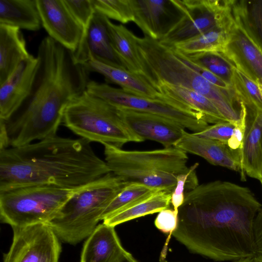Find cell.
Returning a JSON list of instances; mask_svg holds the SVG:
<instances>
[{
    "instance_id": "cell-1",
    "label": "cell",
    "mask_w": 262,
    "mask_h": 262,
    "mask_svg": "<svg viewBox=\"0 0 262 262\" xmlns=\"http://www.w3.org/2000/svg\"><path fill=\"white\" fill-rule=\"evenodd\" d=\"M262 207L247 187L216 180L186 191L172 235L191 252L216 261L253 256V226Z\"/></svg>"
},
{
    "instance_id": "cell-2",
    "label": "cell",
    "mask_w": 262,
    "mask_h": 262,
    "mask_svg": "<svg viewBox=\"0 0 262 262\" xmlns=\"http://www.w3.org/2000/svg\"><path fill=\"white\" fill-rule=\"evenodd\" d=\"M38 63L28 96L5 123L9 146L57 135L65 110L86 89L89 72L73 53L49 36L37 51Z\"/></svg>"
},
{
    "instance_id": "cell-3",
    "label": "cell",
    "mask_w": 262,
    "mask_h": 262,
    "mask_svg": "<svg viewBox=\"0 0 262 262\" xmlns=\"http://www.w3.org/2000/svg\"><path fill=\"white\" fill-rule=\"evenodd\" d=\"M109 172L91 142L82 138L56 135L0 150V191L35 184L79 188Z\"/></svg>"
},
{
    "instance_id": "cell-4",
    "label": "cell",
    "mask_w": 262,
    "mask_h": 262,
    "mask_svg": "<svg viewBox=\"0 0 262 262\" xmlns=\"http://www.w3.org/2000/svg\"><path fill=\"white\" fill-rule=\"evenodd\" d=\"M137 43L144 76L154 87L158 82H165L193 90L209 99L228 122L242 124V107L232 88L223 89L211 83L183 62L172 48L158 40L144 36L137 37Z\"/></svg>"
},
{
    "instance_id": "cell-5",
    "label": "cell",
    "mask_w": 262,
    "mask_h": 262,
    "mask_svg": "<svg viewBox=\"0 0 262 262\" xmlns=\"http://www.w3.org/2000/svg\"><path fill=\"white\" fill-rule=\"evenodd\" d=\"M110 172L126 183H138L172 192L178 177L189 172L187 153L174 146L151 150H127L104 145Z\"/></svg>"
},
{
    "instance_id": "cell-6",
    "label": "cell",
    "mask_w": 262,
    "mask_h": 262,
    "mask_svg": "<svg viewBox=\"0 0 262 262\" xmlns=\"http://www.w3.org/2000/svg\"><path fill=\"white\" fill-rule=\"evenodd\" d=\"M109 172L72 196L49 225L60 241L76 245L94 231L113 199L127 184Z\"/></svg>"
},
{
    "instance_id": "cell-7",
    "label": "cell",
    "mask_w": 262,
    "mask_h": 262,
    "mask_svg": "<svg viewBox=\"0 0 262 262\" xmlns=\"http://www.w3.org/2000/svg\"><path fill=\"white\" fill-rule=\"evenodd\" d=\"M62 122L81 138L103 145L121 148L128 142L144 141L128 126L117 107L86 90L67 106Z\"/></svg>"
},
{
    "instance_id": "cell-8",
    "label": "cell",
    "mask_w": 262,
    "mask_h": 262,
    "mask_svg": "<svg viewBox=\"0 0 262 262\" xmlns=\"http://www.w3.org/2000/svg\"><path fill=\"white\" fill-rule=\"evenodd\" d=\"M81 188L35 184L1 190V221L12 228L49 224L57 216L68 200Z\"/></svg>"
},
{
    "instance_id": "cell-9",
    "label": "cell",
    "mask_w": 262,
    "mask_h": 262,
    "mask_svg": "<svg viewBox=\"0 0 262 262\" xmlns=\"http://www.w3.org/2000/svg\"><path fill=\"white\" fill-rule=\"evenodd\" d=\"M86 91L117 108L156 115L193 133L203 130L209 125L200 112L162 96L161 98L145 97L92 80L88 82Z\"/></svg>"
},
{
    "instance_id": "cell-10",
    "label": "cell",
    "mask_w": 262,
    "mask_h": 262,
    "mask_svg": "<svg viewBox=\"0 0 262 262\" xmlns=\"http://www.w3.org/2000/svg\"><path fill=\"white\" fill-rule=\"evenodd\" d=\"M180 16L158 41L172 47L233 17V0H170Z\"/></svg>"
},
{
    "instance_id": "cell-11",
    "label": "cell",
    "mask_w": 262,
    "mask_h": 262,
    "mask_svg": "<svg viewBox=\"0 0 262 262\" xmlns=\"http://www.w3.org/2000/svg\"><path fill=\"white\" fill-rule=\"evenodd\" d=\"M12 229V242L3 262L59 261L60 241L49 224Z\"/></svg>"
},
{
    "instance_id": "cell-12",
    "label": "cell",
    "mask_w": 262,
    "mask_h": 262,
    "mask_svg": "<svg viewBox=\"0 0 262 262\" xmlns=\"http://www.w3.org/2000/svg\"><path fill=\"white\" fill-rule=\"evenodd\" d=\"M41 25L48 36L75 53L82 36V30L64 0H36Z\"/></svg>"
},
{
    "instance_id": "cell-13",
    "label": "cell",
    "mask_w": 262,
    "mask_h": 262,
    "mask_svg": "<svg viewBox=\"0 0 262 262\" xmlns=\"http://www.w3.org/2000/svg\"><path fill=\"white\" fill-rule=\"evenodd\" d=\"M117 108L121 118L135 134L144 141L152 140L164 147L173 146L186 130L177 123L156 115Z\"/></svg>"
},
{
    "instance_id": "cell-14",
    "label": "cell",
    "mask_w": 262,
    "mask_h": 262,
    "mask_svg": "<svg viewBox=\"0 0 262 262\" xmlns=\"http://www.w3.org/2000/svg\"><path fill=\"white\" fill-rule=\"evenodd\" d=\"M241 105L244 122L239 151L241 179L245 180L247 176L259 181L262 168V110Z\"/></svg>"
},
{
    "instance_id": "cell-15",
    "label": "cell",
    "mask_w": 262,
    "mask_h": 262,
    "mask_svg": "<svg viewBox=\"0 0 262 262\" xmlns=\"http://www.w3.org/2000/svg\"><path fill=\"white\" fill-rule=\"evenodd\" d=\"M221 53L237 70L262 85V52L235 20L228 41Z\"/></svg>"
},
{
    "instance_id": "cell-16",
    "label": "cell",
    "mask_w": 262,
    "mask_h": 262,
    "mask_svg": "<svg viewBox=\"0 0 262 262\" xmlns=\"http://www.w3.org/2000/svg\"><path fill=\"white\" fill-rule=\"evenodd\" d=\"M37 57L21 62L10 77L0 84V119L8 120L28 96L38 67Z\"/></svg>"
},
{
    "instance_id": "cell-17",
    "label": "cell",
    "mask_w": 262,
    "mask_h": 262,
    "mask_svg": "<svg viewBox=\"0 0 262 262\" xmlns=\"http://www.w3.org/2000/svg\"><path fill=\"white\" fill-rule=\"evenodd\" d=\"M173 146L186 153L200 156L212 165L238 172L242 176L239 155L226 143L201 137L185 130Z\"/></svg>"
},
{
    "instance_id": "cell-18",
    "label": "cell",
    "mask_w": 262,
    "mask_h": 262,
    "mask_svg": "<svg viewBox=\"0 0 262 262\" xmlns=\"http://www.w3.org/2000/svg\"><path fill=\"white\" fill-rule=\"evenodd\" d=\"M128 252L123 247L115 227L98 225L83 246L80 262H119Z\"/></svg>"
},
{
    "instance_id": "cell-19",
    "label": "cell",
    "mask_w": 262,
    "mask_h": 262,
    "mask_svg": "<svg viewBox=\"0 0 262 262\" xmlns=\"http://www.w3.org/2000/svg\"><path fill=\"white\" fill-rule=\"evenodd\" d=\"M106 20L105 16L95 12L83 48L79 55L74 56L77 63L83 65L92 58L105 63L123 67L112 47Z\"/></svg>"
},
{
    "instance_id": "cell-20",
    "label": "cell",
    "mask_w": 262,
    "mask_h": 262,
    "mask_svg": "<svg viewBox=\"0 0 262 262\" xmlns=\"http://www.w3.org/2000/svg\"><path fill=\"white\" fill-rule=\"evenodd\" d=\"M87 70L97 72L106 81L117 84L123 90L141 96L161 98L160 92L143 76L133 73L123 67L105 63L91 58L83 64Z\"/></svg>"
},
{
    "instance_id": "cell-21",
    "label": "cell",
    "mask_w": 262,
    "mask_h": 262,
    "mask_svg": "<svg viewBox=\"0 0 262 262\" xmlns=\"http://www.w3.org/2000/svg\"><path fill=\"white\" fill-rule=\"evenodd\" d=\"M134 22L145 36L159 40L167 28L164 25L169 14L170 0H129Z\"/></svg>"
},
{
    "instance_id": "cell-22",
    "label": "cell",
    "mask_w": 262,
    "mask_h": 262,
    "mask_svg": "<svg viewBox=\"0 0 262 262\" xmlns=\"http://www.w3.org/2000/svg\"><path fill=\"white\" fill-rule=\"evenodd\" d=\"M32 56L27 50L20 29L0 24V84L10 77L21 62Z\"/></svg>"
},
{
    "instance_id": "cell-23",
    "label": "cell",
    "mask_w": 262,
    "mask_h": 262,
    "mask_svg": "<svg viewBox=\"0 0 262 262\" xmlns=\"http://www.w3.org/2000/svg\"><path fill=\"white\" fill-rule=\"evenodd\" d=\"M106 23L112 47L122 66L133 73L144 76L138 37L123 25L115 24L107 17Z\"/></svg>"
},
{
    "instance_id": "cell-24",
    "label": "cell",
    "mask_w": 262,
    "mask_h": 262,
    "mask_svg": "<svg viewBox=\"0 0 262 262\" xmlns=\"http://www.w3.org/2000/svg\"><path fill=\"white\" fill-rule=\"evenodd\" d=\"M156 89L162 96L187 105L202 113L208 124L228 121L212 102L204 95L186 88L158 82Z\"/></svg>"
},
{
    "instance_id": "cell-25",
    "label": "cell",
    "mask_w": 262,
    "mask_h": 262,
    "mask_svg": "<svg viewBox=\"0 0 262 262\" xmlns=\"http://www.w3.org/2000/svg\"><path fill=\"white\" fill-rule=\"evenodd\" d=\"M0 24L39 30L42 25L36 0H0Z\"/></svg>"
},
{
    "instance_id": "cell-26",
    "label": "cell",
    "mask_w": 262,
    "mask_h": 262,
    "mask_svg": "<svg viewBox=\"0 0 262 262\" xmlns=\"http://www.w3.org/2000/svg\"><path fill=\"white\" fill-rule=\"evenodd\" d=\"M171 193L158 190L130 206L104 219L103 223L115 227L136 218L158 213L169 207Z\"/></svg>"
},
{
    "instance_id": "cell-27",
    "label": "cell",
    "mask_w": 262,
    "mask_h": 262,
    "mask_svg": "<svg viewBox=\"0 0 262 262\" xmlns=\"http://www.w3.org/2000/svg\"><path fill=\"white\" fill-rule=\"evenodd\" d=\"M234 21L233 15L224 24L177 43L172 48L186 55L211 51L222 52L228 41Z\"/></svg>"
},
{
    "instance_id": "cell-28",
    "label": "cell",
    "mask_w": 262,
    "mask_h": 262,
    "mask_svg": "<svg viewBox=\"0 0 262 262\" xmlns=\"http://www.w3.org/2000/svg\"><path fill=\"white\" fill-rule=\"evenodd\" d=\"M234 18L262 52V0H233Z\"/></svg>"
},
{
    "instance_id": "cell-29",
    "label": "cell",
    "mask_w": 262,
    "mask_h": 262,
    "mask_svg": "<svg viewBox=\"0 0 262 262\" xmlns=\"http://www.w3.org/2000/svg\"><path fill=\"white\" fill-rule=\"evenodd\" d=\"M183 54L191 62L211 72L231 86L235 67L222 53L211 51Z\"/></svg>"
},
{
    "instance_id": "cell-30",
    "label": "cell",
    "mask_w": 262,
    "mask_h": 262,
    "mask_svg": "<svg viewBox=\"0 0 262 262\" xmlns=\"http://www.w3.org/2000/svg\"><path fill=\"white\" fill-rule=\"evenodd\" d=\"M158 190L160 189L138 183H127L108 204L102 215V221L130 206Z\"/></svg>"
},
{
    "instance_id": "cell-31",
    "label": "cell",
    "mask_w": 262,
    "mask_h": 262,
    "mask_svg": "<svg viewBox=\"0 0 262 262\" xmlns=\"http://www.w3.org/2000/svg\"><path fill=\"white\" fill-rule=\"evenodd\" d=\"M204 138L226 143L239 154L244 134V122L241 126L228 122L208 125L203 130L194 133Z\"/></svg>"
},
{
    "instance_id": "cell-32",
    "label": "cell",
    "mask_w": 262,
    "mask_h": 262,
    "mask_svg": "<svg viewBox=\"0 0 262 262\" xmlns=\"http://www.w3.org/2000/svg\"><path fill=\"white\" fill-rule=\"evenodd\" d=\"M231 86L244 105L262 110V95L258 84L236 68Z\"/></svg>"
},
{
    "instance_id": "cell-33",
    "label": "cell",
    "mask_w": 262,
    "mask_h": 262,
    "mask_svg": "<svg viewBox=\"0 0 262 262\" xmlns=\"http://www.w3.org/2000/svg\"><path fill=\"white\" fill-rule=\"evenodd\" d=\"M95 12L122 24L133 21L129 0H91Z\"/></svg>"
},
{
    "instance_id": "cell-34",
    "label": "cell",
    "mask_w": 262,
    "mask_h": 262,
    "mask_svg": "<svg viewBox=\"0 0 262 262\" xmlns=\"http://www.w3.org/2000/svg\"><path fill=\"white\" fill-rule=\"evenodd\" d=\"M68 9L78 22L82 30V36L74 56L81 52L85 42L87 32L95 13L91 0H64Z\"/></svg>"
},
{
    "instance_id": "cell-35",
    "label": "cell",
    "mask_w": 262,
    "mask_h": 262,
    "mask_svg": "<svg viewBox=\"0 0 262 262\" xmlns=\"http://www.w3.org/2000/svg\"><path fill=\"white\" fill-rule=\"evenodd\" d=\"M179 210L166 208L158 212L155 220V226L161 232L172 235L178 227Z\"/></svg>"
},
{
    "instance_id": "cell-36",
    "label": "cell",
    "mask_w": 262,
    "mask_h": 262,
    "mask_svg": "<svg viewBox=\"0 0 262 262\" xmlns=\"http://www.w3.org/2000/svg\"><path fill=\"white\" fill-rule=\"evenodd\" d=\"M253 232L254 243L253 256L258 262H262V207L254 219Z\"/></svg>"
},
{
    "instance_id": "cell-37",
    "label": "cell",
    "mask_w": 262,
    "mask_h": 262,
    "mask_svg": "<svg viewBox=\"0 0 262 262\" xmlns=\"http://www.w3.org/2000/svg\"><path fill=\"white\" fill-rule=\"evenodd\" d=\"M9 142L4 121L0 119V150L9 148Z\"/></svg>"
},
{
    "instance_id": "cell-38",
    "label": "cell",
    "mask_w": 262,
    "mask_h": 262,
    "mask_svg": "<svg viewBox=\"0 0 262 262\" xmlns=\"http://www.w3.org/2000/svg\"><path fill=\"white\" fill-rule=\"evenodd\" d=\"M119 262H138L137 261L133 255L130 253H128Z\"/></svg>"
},
{
    "instance_id": "cell-39",
    "label": "cell",
    "mask_w": 262,
    "mask_h": 262,
    "mask_svg": "<svg viewBox=\"0 0 262 262\" xmlns=\"http://www.w3.org/2000/svg\"><path fill=\"white\" fill-rule=\"evenodd\" d=\"M233 262H258L254 256L242 258Z\"/></svg>"
},
{
    "instance_id": "cell-40",
    "label": "cell",
    "mask_w": 262,
    "mask_h": 262,
    "mask_svg": "<svg viewBox=\"0 0 262 262\" xmlns=\"http://www.w3.org/2000/svg\"><path fill=\"white\" fill-rule=\"evenodd\" d=\"M259 181H260L261 186H262V168H261V170L260 179Z\"/></svg>"
},
{
    "instance_id": "cell-41",
    "label": "cell",
    "mask_w": 262,
    "mask_h": 262,
    "mask_svg": "<svg viewBox=\"0 0 262 262\" xmlns=\"http://www.w3.org/2000/svg\"><path fill=\"white\" fill-rule=\"evenodd\" d=\"M258 86H259V89L260 90V92H261V93L262 95V85L258 84Z\"/></svg>"
}]
</instances>
